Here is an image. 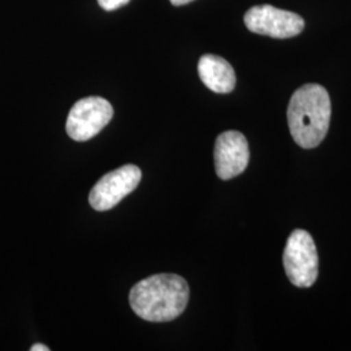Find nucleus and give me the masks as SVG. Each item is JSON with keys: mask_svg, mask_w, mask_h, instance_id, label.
<instances>
[{"mask_svg": "<svg viewBox=\"0 0 351 351\" xmlns=\"http://www.w3.org/2000/svg\"><path fill=\"white\" fill-rule=\"evenodd\" d=\"M111 103L101 97H88L77 101L66 119L68 136L78 142H85L99 134L112 120Z\"/></svg>", "mask_w": 351, "mask_h": 351, "instance_id": "obj_4", "label": "nucleus"}, {"mask_svg": "<svg viewBox=\"0 0 351 351\" xmlns=\"http://www.w3.org/2000/svg\"><path fill=\"white\" fill-rule=\"evenodd\" d=\"M245 25L255 34L285 39L301 34L304 20L297 13L263 4L255 5L246 12Z\"/></svg>", "mask_w": 351, "mask_h": 351, "instance_id": "obj_6", "label": "nucleus"}, {"mask_svg": "<svg viewBox=\"0 0 351 351\" xmlns=\"http://www.w3.org/2000/svg\"><path fill=\"white\" fill-rule=\"evenodd\" d=\"M130 0H98L99 5L104 11H114L126 5Z\"/></svg>", "mask_w": 351, "mask_h": 351, "instance_id": "obj_9", "label": "nucleus"}, {"mask_svg": "<svg viewBox=\"0 0 351 351\" xmlns=\"http://www.w3.org/2000/svg\"><path fill=\"white\" fill-rule=\"evenodd\" d=\"M282 262L293 285L313 287L319 274V256L313 236L303 229H295L287 241Z\"/></svg>", "mask_w": 351, "mask_h": 351, "instance_id": "obj_3", "label": "nucleus"}, {"mask_svg": "<svg viewBox=\"0 0 351 351\" xmlns=\"http://www.w3.org/2000/svg\"><path fill=\"white\" fill-rule=\"evenodd\" d=\"M190 289L185 278L160 274L137 282L129 293L133 311L151 323L172 322L188 306Z\"/></svg>", "mask_w": 351, "mask_h": 351, "instance_id": "obj_1", "label": "nucleus"}, {"mask_svg": "<svg viewBox=\"0 0 351 351\" xmlns=\"http://www.w3.org/2000/svg\"><path fill=\"white\" fill-rule=\"evenodd\" d=\"M173 5H185V4H189V3H191L193 0H169Z\"/></svg>", "mask_w": 351, "mask_h": 351, "instance_id": "obj_11", "label": "nucleus"}, {"mask_svg": "<svg viewBox=\"0 0 351 351\" xmlns=\"http://www.w3.org/2000/svg\"><path fill=\"white\" fill-rule=\"evenodd\" d=\"M32 351H50V348L49 346H46V345H42V343H37V345H34L32 349Z\"/></svg>", "mask_w": 351, "mask_h": 351, "instance_id": "obj_10", "label": "nucleus"}, {"mask_svg": "<svg viewBox=\"0 0 351 351\" xmlns=\"http://www.w3.org/2000/svg\"><path fill=\"white\" fill-rule=\"evenodd\" d=\"M215 169L221 180H230L241 175L250 160L247 139L237 130L221 133L215 143Z\"/></svg>", "mask_w": 351, "mask_h": 351, "instance_id": "obj_7", "label": "nucleus"}, {"mask_svg": "<svg viewBox=\"0 0 351 351\" xmlns=\"http://www.w3.org/2000/svg\"><path fill=\"white\" fill-rule=\"evenodd\" d=\"M198 73L202 82L217 94H228L236 88V73L226 59L207 53L198 63Z\"/></svg>", "mask_w": 351, "mask_h": 351, "instance_id": "obj_8", "label": "nucleus"}, {"mask_svg": "<svg viewBox=\"0 0 351 351\" xmlns=\"http://www.w3.org/2000/svg\"><path fill=\"white\" fill-rule=\"evenodd\" d=\"M141 178V169L133 164H126L103 176L90 191L91 207L97 211L111 210L138 186Z\"/></svg>", "mask_w": 351, "mask_h": 351, "instance_id": "obj_5", "label": "nucleus"}, {"mask_svg": "<svg viewBox=\"0 0 351 351\" xmlns=\"http://www.w3.org/2000/svg\"><path fill=\"white\" fill-rule=\"evenodd\" d=\"M332 114L330 98L326 88L306 84L298 88L288 106L291 137L302 149H315L326 138Z\"/></svg>", "mask_w": 351, "mask_h": 351, "instance_id": "obj_2", "label": "nucleus"}]
</instances>
